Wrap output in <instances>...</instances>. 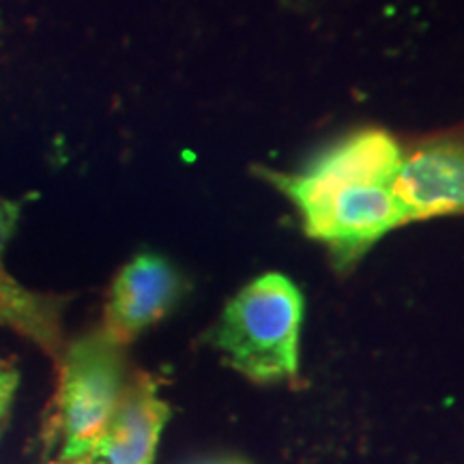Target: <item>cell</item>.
<instances>
[{"instance_id": "cell-11", "label": "cell", "mask_w": 464, "mask_h": 464, "mask_svg": "<svg viewBox=\"0 0 464 464\" xmlns=\"http://www.w3.org/2000/svg\"><path fill=\"white\" fill-rule=\"evenodd\" d=\"M45 464H89V462H61V460H50V462H45Z\"/></svg>"}, {"instance_id": "cell-1", "label": "cell", "mask_w": 464, "mask_h": 464, "mask_svg": "<svg viewBox=\"0 0 464 464\" xmlns=\"http://www.w3.org/2000/svg\"><path fill=\"white\" fill-rule=\"evenodd\" d=\"M402 144L365 127L318 150L274 183L290 200L305 235L327 247L335 266L351 269L387 232L406 224L393 196Z\"/></svg>"}, {"instance_id": "cell-8", "label": "cell", "mask_w": 464, "mask_h": 464, "mask_svg": "<svg viewBox=\"0 0 464 464\" xmlns=\"http://www.w3.org/2000/svg\"><path fill=\"white\" fill-rule=\"evenodd\" d=\"M17 390H20V372H17L14 365L7 363L0 370V437H3L5 426L9 421Z\"/></svg>"}, {"instance_id": "cell-5", "label": "cell", "mask_w": 464, "mask_h": 464, "mask_svg": "<svg viewBox=\"0 0 464 464\" xmlns=\"http://www.w3.org/2000/svg\"><path fill=\"white\" fill-rule=\"evenodd\" d=\"M185 288L181 271L170 260L153 252L138 254L121 266L110 284L102 332L127 348L170 314Z\"/></svg>"}, {"instance_id": "cell-7", "label": "cell", "mask_w": 464, "mask_h": 464, "mask_svg": "<svg viewBox=\"0 0 464 464\" xmlns=\"http://www.w3.org/2000/svg\"><path fill=\"white\" fill-rule=\"evenodd\" d=\"M72 295L42 293L15 280L0 265V327L22 335L50 359L54 370L65 353V310Z\"/></svg>"}, {"instance_id": "cell-10", "label": "cell", "mask_w": 464, "mask_h": 464, "mask_svg": "<svg viewBox=\"0 0 464 464\" xmlns=\"http://www.w3.org/2000/svg\"><path fill=\"white\" fill-rule=\"evenodd\" d=\"M205 464H247V462L237 460V458H222V460H211V462H205Z\"/></svg>"}, {"instance_id": "cell-3", "label": "cell", "mask_w": 464, "mask_h": 464, "mask_svg": "<svg viewBox=\"0 0 464 464\" xmlns=\"http://www.w3.org/2000/svg\"><path fill=\"white\" fill-rule=\"evenodd\" d=\"M130 374L127 348L102 327L67 342L56 368L50 428V440L58 443L56 460L91 464Z\"/></svg>"}, {"instance_id": "cell-4", "label": "cell", "mask_w": 464, "mask_h": 464, "mask_svg": "<svg viewBox=\"0 0 464 464\" xmlns=\"http://www.w3.org/2000/svg\"><path fill=\"white\" fill-rule=\"evenodd\" d=\"M393 196L404 222L464 216V130L402 147Z\"/></svg>"}, {"instance_id": "cell-2", "label": "cell", "mask_w": 464, "mask_h": 464, "mask_svg": "<svg viewBox=\"0 0 464 464\" xmlns=\"http://www.w3.org/2000/svg\"><path fill=\"white\" fill-rule=\"evenodd\" d=\"M304 295L290 277L263 274L228 299L208 344L230 370L256 385H293L299 379Z\"/></svg>"}, {"instance_id": "cell-9", "label": "cell", "mask_w": 464, "mask_h": 464, "mask_svg": "<svg viewBox=\"0 0 464 464\" xmlns=\"http://www.w3.org/2000/svg\"><path fill=\"white\" fill-rule=\"evenodd\" d=\"M22 207H24L22 200L3 198V196H0V256H3L9 241L14 239L17 226H20Z\"/></svg>"}, {"instance_id": "cell-6", "label": "cell", "mask_w": 464, "mask_h": 464, "mask_svg": "<svg viewBox=\"0 0 464 464\" xmlns=\"http://www.w3.org/2000/svg\"><path fill=\"white\" fill-rule=\"evenodd\" d=\"M170 415L160 381L144 370H131L91 464H153Z\"/></svg>"}, {"instance_id": "cell-12", "label": "cell", "mask_w": 464, "mask_h": 464, "mask_svg": "<svg viewBox=\"0 0 464 464\" xmlns=\"http://www.w3.org/2000/svg\"><path fill=\"white\" fill-rule=\"evenodd\" d=\"M5 365H7V363H5V359H0V370H3Z\"/></svg>"}]
</instances>
